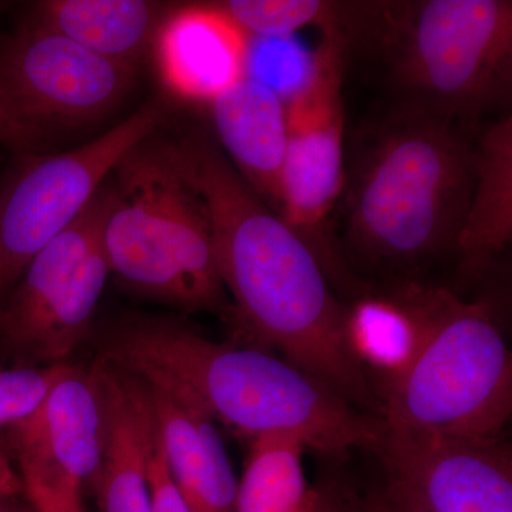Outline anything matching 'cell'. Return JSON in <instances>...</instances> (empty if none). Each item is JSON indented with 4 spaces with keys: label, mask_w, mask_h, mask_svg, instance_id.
Wrapping results in <instances>:
<instances>
[{
    "label": "cell",
    "mask_w": 512,
    "mask_h": 512,
    "mask_svg": "<svg viewBox=\"0 0 512 512\" xmlns=\"http://www.w3.org/2000/svg\"><path fill=\"white\" fill-rule=\"evenodd\" d=\"M210 217L218 271L232 296L231 325L252 346L278 350L359 409H382L350 348L346 308L305 241L239 177L207 136L175 141Z\"/></svg>",
    "instance_id": "1"
},
{
    "label": "cell",
    "mask_w": 512,
    "mask_h": 512,
    "mask_svg": "<svg viewBox=\"0 0 512 512\" xmlns=\"http://www.w3.org/2000/svg\"><path fill=\"white\" fill-rule=\"evenodd\" d=\"M101 355L191 397L212 419L247 434H292L309 450L380 454L382 417L355 404L284 357L258 346L217 343L180 320L133 316L117 323Z\"/></svg>",
    "instance_id": "2"
},
{
    "label": "cell",
    "mask_w": 512,
    "mask_h": 512,
    "mask_svg": "<svg viewBox=\"0 0 512 512\" xmlns=\"http://www.w3.org/2000/svg\"><path fill=\"white\" fill-rule=\"evenodd\" d=\"M473 128L393 106L356 140L343 185L345 239L369 265L407 268L456 251L474 181Z\"/></svg>",
    "instance_id": "3"
},
{
    "label": "cell",
    "mask_w": 512,
    "mask_h": 512,
    "mask_svg": "<svg viewBox=\"0 0 512 512\" xmlns=\"http://www.w3.org/2000/svg\"><path fill=\"white\" fill-rule=\"evenodd\" d=\"M343 40L382 59L393 106L473 128L510 104L507 0L350 3Z\"/></svg>",
    "instance_id": "4"
},
{
    "label": "cell",
    "mask_w": 512,
    "mask_h": 512,
    "mask_svg": "<svg viewBox=\"0 0 512 512\" xmlns=\"http://www.w3.org/2000/svg\"><path fill=\"white\" fill-rule=\"evenodd\" d=\"M153 136L114 168L101 247L110 275L137 295L185 313L231 323L207 208L174 141Z\"/></svg>",
    "instance_id": "5"
},
{
    "label": "cell",
    "mask_w": 512,
    "mask_h": 512,
    "mask_svg": "<svg viewBox=\"0 0 512 512\" xmlns=\"http://www.w3.org/2000/svg\"><path fill=\"white\" fill-rule=\"evenodd\" d=\"M416 320L412 359L386 383L387 429L427 436L503 437L512 413V357L484 302L409 282L393 293Z\"/></svg>",
    "instance_id": "6"
},
{
    "label": "cell",
    "mask_w": 512,
    "mask_h": 512,
    "mask_svg": "<svg viewBox=\"0 0 512 512\" xmlns=\"http://www.w3.org/2000/svg\"><path fill=\"white\" fill-rule=\"evenodd\" d=\"M167 109L150 103L66 153L19 156L0 185V299L29 262L73 224L131 148L157 133Z\"/></svg>",
    "instance_id": "7"
},
{
    "label": "cell",
    "mask_w": 512,
    "mask_h": 512,
    "mask_svg": "<svg viewBox=\"0 0 512 512\" xmlns=\"http://www.w3.org/2000/svg\"><path fill=\"white\" fill-rule=\"evenodd\" d=\"M318 50L312 86L286 106L279 217L312 249L330 285L357 293L362 285L349 269L332 224L345 185L342 80L348 49L336 33L322 32Z\"/></svg>",
    "instance_id": "8"
},
{
    "label": "cell",
    "mask_w": 512,
    "mask_h": 512,
    "mask_svg": "<svg viewBox=\"0 0 512 512\" xmlns=\"http://www.w3.org/2000/svg\"><path fill=\"white\" fill-rule=\"evenodd\" d=\"M103 187L83 214L29 262L0 308V335L33 365H63L92 326L110 275L101 232Z\"/></svg>",
    "instance_id": "9"
},
{
    "label": "cell",
    "mask_w": 512,
    "mask_h": 512,
    "mask_svg": "<svg viewBox=\"0 0 512 512\" xmlns=\"http://www.w3.org/2000/svg\"><path fill=\"white\" fill-rule=\"evenodd\" d=\"M137 70L26 22L0 35V103L40 138L107 116Z\"/></svg>",
    "instance_id": "10"
},
{
    "label": "cell",
    "mask_w": 512,
    "mask_h": 512,
    "mask_svg": "<svg viewBox=\"0 0 512 512\" xmlns=\"http://www.w3.org/2000/svg\"><path fill=\"white\" fill-rule=\"evenodd\" d=\"M387 488L426 512H512L511 448L490 440L387 429Z\"/></svg>",
    "instance_id": "11"
},
{
    "label": "cell",
    "mask_w": 512,
    "mask_h": 512,
    "mask_svg": "<svg viewBox=\"0 0 512 512\" xmlns=\"http://www.w3.org/2000/svg\"><path fill=\"white\" fill-rule=\"evenodd\" d=\"M101 419L100 460L89 484L100 512H151L148 467L158 440L144 377L101 355L89 370Z\"/></svg>",
    "instance_id": "12"
},
{
    "label": "cell",
    "mask_w": 512,
    "mask_h": 512,
    "mask_svg": "<svg viewBox=\"0 0 512 512\" xmlns=\"http://www.w3.org/2000/svg\"><path fill=\"white\" fill-rule=\"evenodd\" d=\"M20 477L56 490H80L100 460L99 402L89 373L70 366L42 406L10 426Z\"/></svg>",
    "instance_id": "13"
},
{
    "label": "cell",
    "mask_w": 512,
    "mask_h": 512,
    "mask_svg": "<svg viewBox=\"0 0 512 512\" xmlns=\"http://www.w3.org/2000/svg\"><path fill=\"white\" fill-rule=\"evenodd\" d=\"M247 43L217 3L177 6L154 42L161 82L178 99L210 104L244 77Z\"/></svg>",
    "instance_id": "14"
},
{
    "label": "cell",
    "mask_w": 512,
    "mask_h": 512,
    "mask_svg": "<svg viewBox=\"0 0 512 512\" xmlns=\"http://www.w3.org/2000/svg\"><path fill=\"white\" fill-rule=\"evenodd\" d=\"M141 377L153 396L171 477L190 511L235 512L238 481L215 420L177 387Z\"/></svg>",
    "instance_id": "15"
},
{
    "label": "cell",
    "mask_w": 512,
    "mask_h": 512,
    "mask_svg": "<svg viewBox=\"0 0 512 512\" xmlns=\"http://www.w3.org/2000/svg\"><path fill=\"white\" fill-rule=\"evenodd\" d=\"M208 106L222 154L279 215L286 150L284 101L264 84L242 77Z\"/></svg>",
    "instance_id": "16"
},
{
    "label": "cell",
    "mask_w": 512,
    "mask_h": 512,
    "mask_svg": "<svg viewBox=\"0 0 512 512\" xmlns=\"http://www.w3.org/2000/svg\"><path fill=\"white\" fill-rule=\"evenodd\" d=\"M474 181L456 254L461 275H484L512 239V116L501 114L474 138Z\"/></svg>",
    "instance_id": "17"
},
{
    "label": "cell",
    "mask_w": 512,
    "mask_h": 512,
    "mask_svg": "<svg viewBox=\"0 0 512 512\" xmlns=\"http://www.w3.org/2000/svg\"><path fill=\"white\" fill-rule=\"evenodd\" d=\"M171 9L147 0H46L25 22L138 69Z\"/></svg>",
    "instance_id": "18"
},
{
    "label": "cell",
    "mask_w": 512,
    "mask_h": 512,
    "mask_svg": "<svg viewBox=\"0 0 512 512\" xmlns=\"http://www.w3.org/2000/svg\"><path fill=\"white\" fill-rule=\"evenodd\" d=\"M306 450L305 443L292 434L252 439L235 512H318L320 488L306 480Z\"/></svg>",
    "instance_id": "19"
},
{
    "label": "cell",
    "mask_w": 512,
    "mask_h": 512,
    "mask_svg": "<svg viewBox=\"0 0 512 512\" xmlns=\"http://www.w3.org/2000/svg\"><path fill=\"white\" fill-rule=\"evenodd\" d=\"M350 348L359 362L389 383L407 366L416 350L419 330L402 301L366 296L346 309Z\"/></svg>",
    "instance_id": "20"
},
{
    "label": "cell",
    "mask_w": 512,
    "mask_h": 512,
    "mask_svg": "<svg viewBox=\"0 0 512 512\" xmlns=\"http://www.w3.org/2000/svg\"><path fill=\"white\" fill-rule=\"evenodd\" d=\"M319 60L318 47L308 49L295 35L248 36L244 77L264 84L288 106L312 86Z\"/></svg>",
    "instance_id": "21"
},
{
    "label": "cell",
    "mask_w": 512,
    "mask_h": 512,
    "mask_svg": "<svg viewBox=\"0 0 512 512\" xmlns=\"http://www.w3.org/2000/svg\"><path fill=\"white\" fill-rule=\"evenodd\" d=\"M218 8L247 36L296 35L306 26L328 28L338 13L339 2L319 0H228Z\"/></svg>",
    "instance_id": "22"
},
{
    "label": "cell",
    "mask_w": 512,
    "mask_h": 512,
    "mask_svg": "<svg viewBox=\"0 0 512 512\" xmlns=\"http://www.w3.org/2000/svg\"><path fill=\"white\" fill-rule=\"evenodd\" d=\"M69 363L0 370V429L28 419L42 406L56 383L70 369Z\"/></svg>",
    "instance_id": "23"
},
{
    "label": "cell",
    "mask_w": 512,
    "mask_h": 512,
    "mask_svg": "<svg viewBox=\"0 0 512 512\" xmlns=\"http://www.w3.org/2000/svg\"><path fill=\"white\" fill-rule=\"evenodd\" d=\"M148 485H150L151 512H191L171 477L163 446H161L160 430H158L156 448L148 467Z\"/></svg>",
    "instance_id": "24"
},
{
    "label": "cell",
    "mask_w": 512,
    "mask_h": 512,
    "mask_svg": "<svg viewBox=\"0 0 512 512\" xmlns=\"http://www.w3.org/2000/svg\"><path fill=\"white\" fill-rule=\"evenodd\" d=\"M23 494L37 512H86L80 490H56L23 481Z\"/></svg>",
    "instance_id": "25"
},
{
    "label": "cell",
    "mask_w": 512,
    "mask_h": 512,
    "mask_svg": "<svg viewBox=\"0 0 512 512\" xmlns=\"http://www.w3.org/2000/svg\"><path fill=\"white\" fill-rule=\"evenodd\" d=\"M43 138L22 126L10 116L9 111L0 103V146L8 148L13 154L26 156L32 154Z\"/></svg>",
    "instance_id": "26"
},
{
    "label": "cell",
    "mask_w": 512,
    "mask_h": 512,
    "mask_svg": "<svg viewBox=\"0 0 512 512\" xmlns=\"http://www.w3.org/2000/svg\"><path fill=\"white\" fill-rule=\"evenodd\" d=\"M365 505L367 512H426L387 487L370 497Z\"/></svg>",
    "instance_id": "27"
},
{
    "label": "cell",
    "mask_w": 512,
    "mask_h": 512,
    "mask_svg": "<svg viewBox=\"0 0 512 512\" xmlns=\"http://www.w3.org/2000/svg\"><path fill=\"white\" fill-rule=\"evenodd\" d=\"M318 512H367L365 503L350 500L332 488H320Z\"/></svg>",
    "instance_id": "28"
},
{
    "label": "cell",
    "mask_w": 512,
    "mask_h": 512,
    "mask_svg": "<svg viewBox=\"0 0 512 512\" xmlns=\"http://www.w3.org/2000/svg\"><path fill=\"white\" fill-rule=\"evenodd\" d=\"M23 494L22 477L16 473L9 458L0 451V501Z\"/></svg>",
    "instance_id": "29"
},
{
    "label": "cell",
    "mask_w": 512,
    "mask_h": 512,
    "mask_svg": "<svg viewBox=\"0 0 512 512\" xmlns=\"http://www.w3.org/2000/svg\"><path fill=\"white\" fill-rule=\"evenodd\" d=\"M0 512H37L35 507L29 503L26 498V503L19 500V497L9 498V500L0 501Z\"/></svg>",
    "instance_id": "30"
},
{
    "label": "cell",
    "mask_w": 512,
    "mask_h": 512,
    "mask_svg": "<svg viewBox=\"0 0 512 512\" xmlns=\"http://www.w3.org/2000/svg\"><path fill=\"white\" fill-rule=\"evenodd\" d=\"M3 8H5V3H0V10H2Z\"/></svg>",
    "instance_id": "31"
},
{
    "label": "cell",
    "mask_w": 512,
    "mask_h": 512,
    "mask_svg": "<svg viewBox=\"0 0 512 512\" xmlns=\"http://www.w3.org/2000/svg\"><path fill=\"white\" fill-rule=\"evenodd\" d=\"M367 511V510H366Z\"/></svg>",
    "instance_id": "32"
}]
</instances>
